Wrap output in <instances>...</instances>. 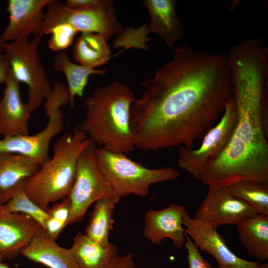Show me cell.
Returning <instances> with one entry per match:
<instances>
[{"mask_svg":"<svg viewBox=\"0 0 268 268\" xmlns=\"http://www.w3.org/2000/svg\"><path fill=\"white\" fill-rule=\"evenodd\" d=\"M20 254L49 268H79L70 249L59 245L42 227Z\"/></svg>","mask_w":268,"mask_h":268,"instance_id":"obj_17","label":"cell"},{"mask_svg":"<svg viewBox=\"0 0 268 268\" xmlns=\"http://www.w3.org/2000/svg\"><path fill=\"white\" fill-rule=\"evenodd\" d=\"M237 115L232 96L225 104L221 118L204 134L198 148L179 147L177 162L179 167L199 180L205 166L218 156L229 142L236 125Z\"/></svg>","mask_w":268,"mask_h":268,"instance_id":"obj_10","label":"cell"},{"mask_svg":"<svg viewBox=\"0 0 268 268\" xmlns=\"http://www.w3.org/2000/svg\"><path fill=\"white\" fill-rule=\"evenodd\" d=\"M257 214L250 205L224 187L208 186L207 194L193 218L217 229L225 224L237 225Z\"/></svg>","mask_w":268,"mask_h":268,"instance_id":"obj_11","label":"cell"},{"mask_svg":"<svg viewBox=\"0 0 268 268\" xmlns=\"http://www.w3.org/2000/svg\"><path fill=\"white\" fill-rule=\"evenodd\" d=\"M106 268H135L133 255L128 253L122 256H118L110 262Z\"/></svg>","mask_w":268,"mask_h":268,"instance_id":"obj_32","label":"cell"},{"mask_svg":"<svg viewBox=\"0 0 268 268\" xmlns=\"http://www.w3.org/2000/svg\"><path fill=\"white\" fill-rule=\"evenodd\" d=\"M67 85L56 81L50 96L45 100L44 109L48 118L46 126L33 135L3 137L0 140V151L21 154L41 166L50 158L49 147L52 139L64 130L63 115L60 108L70 103Z\"/></svg>","mask_w":268,"mask_h":268,"instance_id":"obj_6","label":"cell"},{"mask_svg":"<svg viewBox=\"0 0 268 268\" xmlns=\"http://www.w3.org/2000/svg\"><path fill=\"white\" fill-rule=\"evenodd\" d=\"M77 31L68 24L63 23L53 27L49 31L51 37L49 48L55 52H62L73 43Z\"/></svg>","mask_w":268,"mask_h":268,"instance_id":"obj_27","label":"cell"},{"mask_svg":"<svg viewBox=\"0 0 268 268\" xmlns=\"http://www.w3.org/2000/svg\"><path fill=\"white\" fill-rule=\"evenodd\" d=\"M8 201L7 197L0 189V207Z\"/></svg>","mask_w":268,"mask_h":268,"instance_id":"obj_33","label":"cell"},{"mask_svg":"<svg viewBox=\"0 0 268 268\" xmlns=\"http://www.w3.org/2000/svg\"><path fill=\"white\" fill-rule=\"evenodd\" d=\"M63 23L69 24L77 32L102 34L108 39L123 31L110 0H104L99 6L85 10H72L59 1L52 0L44 14L39 35L49 34L53 27Z\"/></svg>","mask_w":268,"mask_h":268,"instance_id":"obj_8","label":"cell"},{"mask_svg":"<svg viewBox=\"0 0 268 268\" xmlns=\"http://www.w3.org/2000/svg\"><path fill=\"white\" fill-rule=\"evenodd\" d=\"M92 143L80 154L74 183L68 196L71 209L67 225L81 221L89 207L99 200L116 195L101 171Z\"/></svg>","mask_w":268,"mask_h":268,"instance_id":"obj_9","label":"cell"},{"mask_svg":"<svg viewBox=\"0 0 268 268\" xmlns=\"http://www.w3.org/2000/svg\"><path fill=\"white\" fill-rule=\"evenodd\" d=\"M104 0H67L65 5L74 10L90 9L101 5Z\"/></svg>","mask_w":268,"mask_h":268,"instance_id":"obj_30","label":"cell"},{"mask_svg":"<svg viewBox=\"0 0 268 268\" xmlns=\"http://www.w3.org/2000/svg\"><path fill=\"white\" fill-rule=\"evenodd\" d=\"M258 268H268V263L267 262L265 264H261Z\"/></svg>","mask_w":268,"mask_h":268,"instance_id":"obj_35","label":"cell"},{"mask_svg":"<svg viewBox=\"0 0 268 268\" xmlns=\"http://www.w3.org/2000/svg\"><path fill=\"white\" fill-rule=\"evenodd\" d=\"M238 238L248 254L259 261L268 259V216L257 214L236 225Z\"/></svg>","mask_w":268,"mask_h":268,"instance_id":"obj_21","label":"cell"},{"mask_svg":"<svg viewBox=\"0 0 268 268\" xmlns=\"http://www.w3.org/2000/svg\"><path fill=\"white\" fill-rule=\"evenodd\" d=\"M70 201L67 197L60 202L55 203L53 206L47 210L49 216L63 224L67 226L70 214Z\"/></svg>","mask_w":268,"mask_h":268,"instance_id":"obj_29","label":"cell"},{"mask_svg":"<svg viewBox=\"0 0 268 268\" xmlns=\"http://www.w3.org/2000/svg\"><path fill=\"white\" fill-rule=\"evenodd\" d=\"M69 249L79 268H106L118 256L114 244L103 246L81 232L76 234Z\"/></svg>","mask_w":268,"mask_h":268,"instance_id":"obj_20","label":"cell"},{"mask_svg":"<svg viewBox=\"0 0 268 268\" xmlns=\"http://www.w3.org/2000/svg\"><path fill=\"white\" fill-rule=\"evenodd\" d=\"M23 183L24 181L21 182L15 188L10 199L0 207V210L28 215L44 228L50 216L47 211L39 207L28 196Z\"/></svg>","mask_w":268,"mask_h":268,"instance_id":"obj_26","label":"cell"},{"mask_svg":"<svg viewBox=\"0 0 268 268\" xmlns=\"http://www.w3.org/2000/svg\"><path fill=\"white\" fill-rule=\"evenodd\" d=\"M41 165L25 156L0 151V189L10 199L15 188L34 174Z\"/></svg>","mask_w":268,"mask_h":268,"instance_id":"obj_19","label":"cell"},{"mask_svg":"<svg viewBox=\"0 0 268 268\" xmlns=\"http://www.w3.org/2000/svg\"><path fill=\"white\" fill-rule=\"evenodd\" d=\"M142 2L150 16L147 32L162 38L170 47L183 34L182 25L176 11L175 0H143Z\"/></svg>","mask_w":268,"mask_h":268,"instance_id":"obj_18","label":"cell"},{"mask_svg":"<svg viewBox=\"0 0 268 268\" xmlns=\"http://www.w3.org/2000/svg\"><path fill=\"white\" fill-rule=\"evenodd\" d=\"M4 44L0 35V84L5 83L10 71L9 63L4 51Z\"/></svg>","mask_w":268,"mask_h":268,"instance_id":"obj_31","label":"cell"},{"mask_svg":"<svg viewBox=\"0 0 268 268\" xmlns=\"http://www.w3.org/2000/svg\"><path fill=\"white\" fill-rule=\"evenodd\" d=\"M108 39L102 34L81 33L74 45V59L80 65L93 68L107 63L111 54Z\"/></svg>","mask_w":268,"mask_h":268,"instance_id":"obj_22","label":"cell"},{"mask_svg":"<svg viewBox=\"0 0 268 268\" xmlns=\"http://www.w3.org/2000/svg\"><path fill=\"white\" fill-rule=\"evenodd\" d=\"M185 207L172 204L160 210H149L145 216L143 233L151 243L160 244L165 239H171L174 247L180 249L186 240L183 224Z\"/></svg>","mask_w":268,"mask_h":268,"instance_id":"obj_15","label":"cell"},{"mask_svg":"<svg viewBox=\"0 0 268 268\" xmlns=\"http://www.w3.org/2000/svg\"><path fill=\"white\" fill-rule=\"evenodd\" d=\"M0 268H13L10 267L7 264L2 263V261H0Z\"/></svg>","mask_w":268,"mask_h":268,"instance_id":"obj_34","label":"cell"},{"mask_svg":"<svg viewBox=\"0 0 268 268\" xmlns=\"http://www.w3.org/2000/svg\"><path fill=\"white\" fill-rule=\"evenodd\" d=\"M120 199L117 195L103 198L95 203L91 213L85 234L103 246L110 243L109 235L113 227L114 211Z\"/></svg>","mask_w":268,"mask_h":268,"instance_id":"obj_24","label":"cell"},{"mask_svg":"<svg viewBox=\"0 0 268 268\" xmlns=\"http://www.w3.org/2000/svg\"><path fill=\"white\" fill-rule=\"evenodd\" d=\"M183 224L185 233L198 248L216 259L217 268H258L261 265L259 262L238 257L228 247L216 228L190 217L186 211L183 214Z\"/></svg>","mask_w":268,"mask_h":268,"instance_id":"obj_12","label":"cell"},{"mask_svg":"<svg viewBox=\"0 0 268 268\" xmlns=\"http://www.w3.org/2000/svg\"><path fill=\"white\" fill-rule=\"evenodd\" d=\"M0 99V134L3 137L27 135L32 113L27 103L22 100L20 83L10 71Z\"/></svg>","mask_w":268,"mask_h":268,"instance_id":"obj_14","label":"cell"},{"mask_svg":"<svg viewBox=\"0 0 268 268\" xmlns=\"http://www.w3.org/2000/svg\"><path fill=\"white\" fill-rule=\"evenodd\" d=\"M92 143L78 126L59 138L53 146L52 156L24 181L28 196L46 211L50 204L67 197L75 179L79 157Z\"/></svg>","mask_w":268,"mask_h":268,"instance_id":"obj_4","label":"cell"},{"mask_svg":"<svg viewBox=\"0 0 268 268\" xmlns=\"http://www.w3.org/2000/svg\"><path fill=\"white\" fill-rule=\"evenodd\" d=\"M96 156L101 171L120 198L131 194L146 197L151 185L173 180L180 175L172 167L148 168L126 154L102 147L96 148Z\"/></svg>","mask_w":268,"mask_h":268,"instance_id":"obj_5","label":"cell"},{"mask_svg":"<svg viewBox=\"0 0 268 268\" xmlns=\"http://www.w3.org/2000/svg\"><path fill=\"white\" fill-rule=\"evenodd\" d=\"M224 188L231 194L250 205L258 214L268 216V185L241 180Z\"/></svg>","mask_w":268,"mask_h":268,"instance_id":"obj_25","label":"cell"},{"mask_svg":"<svg viewBox=\"0 0 268 268\" xmlns=\"http://www.w3.org/2000/svg\"><path fill=\"white\" fill-rule=\"evenodd\" d=\"M4 258L3 256L0 254V261H2Z\"/></svg>","mask_w":268,"mask_h":268,"instance_id":"obj_36","label":"cell"},{"mask_svg":"<svg viewBox=\"0 0 268 268\" xmlns=\"http://www.w3.org/2000/svg\"><path fill=\"white\" fill-rule=\"evenodd\" d=\"M42 37L38 35L30 41H11L4 45L12 75L18 82L28 87L27 103L32 112L41 106L52 91L38 51Z\"/></svg>","mask_w":268,"mask_h":268,"instance_id":"obj_7","label":"cell"},{"mask_svg":"<svg viewBox=\"0 0 268 268\" xmlns=\"http://www.w3.org/2000/svg\"><path fill=\"white\" fill-rule=\"evenodd\" d=\"M184 246L187 252L188 268H213L201 254L198 247L186 234Z\"/></svg>","mask_w":268,"mask_h":268,"instance_id":"obj_28","label":"cell"},{"mask_svg":"<svg viewBox=\"0 0 268 268\" xmlns=\"http://www.w3.org/2000/svg\"><path fill=\"white\" fill-rule=\"evenodd\" d=\"M53 67L56 71L63 73L67 78L71 107L74 106L76 96H83L90 75H103L106 73L105 69H95L71 62L67 54L64 51L56 55L53 61Z\"/></svg>","mask_w":268,"mask_h":268,"instance_id":"obj_23","label":"cell"},{"mask_svg":"<svg viewBox=\"0 0 268 268\" xmlns=\"http://www.w3.org/2000/svg\"><path fill=\"white\" fill-rule=\"evenodd\" d=\"M141 86L143 93L130 112L134 147L143 152L192 147L232 96L227 55L180 45Z\"/></svg>","mask_w":268,"mask_h":268,"instance_id":"obj_1","label":"cell"},{"mask_svg":"<svg viewBox=\"0 0 268 268\" xmlns=\"http://www.w3.org/2000/svg\"><path fill=\"white\" fill-rule=\"evenodd\" d=\"M230 72L236 125L225 149L205 166L199 180L215 187L241 180L268 185V131L264 120L268 113V67L245 59L234 63Z\"/></svg>","mask_w":268,"mask_h":268,"instance_id":"obj_2","label":"cell"},{"mask_svg":"<svg viewBox=\"0 0 268 268\" xmlns=\"http://www.w3.org/2000/svg\"><path fill=\"white\" fill-rule=\"evenodd\" d=\"M52 0H9L7 9L9 23L0 35L5 42L28 40L29 36L39 35L43 9Z\"/></svg>","mask_w":268,"mask_h":268,"instance_id":"obj_13","label":"cell"},{"mask_svg":"<svg viewBox=\"0 0 268 268\" xmlns=\"http://www.w3.org/2000/svg\"><path fill=\"white\" fill-rule=\"evenodd\" d=\"M41 227L28 215L0 210V254L5 258L20 253Z\"/></svg>","mask_w":268,"mask_h":268,"instance_id":"obj_16","label":"cell"},{"mask_svg":"<svg viewBox=\"0 0 268 268\" xmlns=\"http://www.w3.org/2000/svg\"><path fill=\"white\" fill-rule=\"evenodd\" d=\"M135 100L131 89L119 81L100 86L86 98V115L78 127L95 145L128 154L135 148L130 114Z\"/></svg>","mask_w":268,"mask_h":268,"instance_id":"obj_3","label":"cell"}]
</instances>
